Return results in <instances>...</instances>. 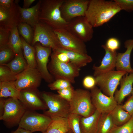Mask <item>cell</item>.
<instances>
[{
    "instance_id": "cell-1",
    "label": "cell",
    "mask_w": 133,
    "mask_h": 133,
    "mask_svg": "<svg viewBox=\"0 0 133 133\" xmlns=\"http://www.w3.org/2000/svg\"><path fill=\"white\" fill-rule=\"evenodd\" d=\"M121 9L114 0H90L84 17L93 27L109 21Z\"/></svg>"
},
{
    "instance_id": "cell-2",
    "label": "cell",
    "mask_w": 133,
    "mask_h": 133,
    "mask_svg": "<svg viewBox=\"0 0 133 133\" xmlns=\"http://www.w3.org/2000/svg\"><path fill=\"white\" fill-rule=\"evenodd\" d=\"M65 0H42L39 10V21L53 29L66 30L69 22L62 17L61 7Z\"/></svg>"
},
{
    "instance_id": "cell-3",
    "label": "cell",
    "mask_w": 133,
    "mask_h": 133,
    "mask_svg": "<svg viewBox=\"0 0 133 133\" xmlns=\"http://www.w3.org/2000/svg\"><path fill=\"white\" fill-rule=\"evenodd\" d=\"M50 56L51 59L48 68L54 79H64L71 83H74L75 78L80 75V68L70 62L65 63L60 61L53 52Z\"/></svg>"
},
{
    "instance_id": "cell-4",
    "label": "cell",
    "mask_w": 133,
    "mask_h": 133,
    "mask_svg": "<svg viewBox=\"0 0 133 133\" xmlns=\"http://www.w3.org/2000/svg\"><path fill=\"white\" fill-rule=\"evenodd\" d=\"M69 103L70 113L83 117L89 116L96 110L92 101L90 92L88 90L81 89L75 90Z\"/></svg>"
},
{
    "instance_id": "cell-5",
    "label": "cell",
    "mask_w": 133,
    "mask_h": 133,
    "mask_svg": "<svg viewBox=\"0 0 133 133\" xmlns=\"http://www.w3.org/2000/svg\"><path fill=\"white\" fill-rule=\"evenodd\" d=\"M40 96L48 109L44 112V114L50 117L59 116L67 118L70 113L69 102L58 94L44 91L40 93Z\"/></svg>"
},
{
    "instance_id": "cell-6",
    "label": "cell",
    "mask_w": 133,
    "mask_h": 133,
    "mask_svg": "<svg viewBox=\"0 0 133 133\" xmlns=\"http://www.w3.org/2000/svg\"><path fill=\"white\" fill-rule=\"evenodd\" d=\"M51 121L50 117L44 114L27 110L18 124V127L32 133L36 131L43 133L46 131Z\"/></svg>"
},
{
    "instance_id": "cell-7",
    "label": "cell",
    "mask_w": 133,
    "mask_h": 133,
    "mask_svg": "<svg viewBox=\"0 0 133 133\" xmlns=\"http://www.w3.org/2000/svg\"><path fill=\"white\" fill-rule=\"evenodd\" d=\"M2 99L3 111L0 120L10 126L18 124L27 109L18 99Z\"/></svg>"
},
{
    "instance_id": "cell-8",
    "label": "cell",
    "mask_w": 133,
    "mask_h": 133,
    "mask_svg": "<svg viewBox=\"0 0 133 133\" xmlns=\"http://www.w3.org/2000/svg\"><path fill=\"white\" fill-rule=\"evenodd\" d=\"M32 46L38 42L43 46L51 49L53 51L61 49L56 36L53 29L45 24L39 22L34 28Z\"/></svg>"
},
{
    "instance_id": "cell-9",
    "label": "cell",
    "mask_w": 133,
    "mask_h": 133,
    "mask_svg": "<svg viewBox=\"0 0 133 133\" xmlns=\"http://www.w3.org/2000/svg\"><path fill=\"white\" fill-rule=\"evenodd\" d=\"M127 73L125 71L113 70L100 74L95 77L96 85L104 94L114 97L121 79Z\"/></svg>"
},
{
    "instance_id": "cell-10",
    "label": "cell",
    "mask_w": 133,
    "mask_h": 133,
    "mask_svg": "<svg viewBox=\"0 0 133 133\" xmlns=\"http://www.w3.org/2000/svg\"><path fill=\"white\" fill-rule=\"evenodd\" d=\"M53 30L61 49L81 54H87L85 42L68 30L64 29Z\"/></svg>"
},
{
    "instance_id": "cell-11",
    "label": "cell",
    "mask_w": 133,
    "mask_h": 133,
    "mask_svg": "<svg viewBox=\"0 0 133 133\" xmlns=\"http://www.w3.org/2000/svg\"><path fill=\"white\" fill-rule=\"evenodd\" d=\"M42 76L36 68L28 66L24 70L17 75L14 83L19 90L37 88L40 85Z\"/></svg>"
},
{
    "instance_id": "cell-12",
    "label": "cell",
    "mask_w": 133,
    "mask_h": 133,
    "mask_svg": "<svg viewBox=\"0 0 133 133\" xmlns=\"http://www.w3.org/2000/svg\"><path fill=\"white\" fill-rule=\"evenodd\" d=\"M89 1L65 0L60 9L62 17L66 21L69 22L75 18L84 16Z\"/></svg>"
},
{
    "instance_id": "cell-13",
    "label": "cell",
    "mask_w": 133,
    "mask_h": 133,
    "mask_svg": "<svg viewBox=\"0 0 133 133\" xmlns=\"http://www.w3.org/2000/svg\"><path fill=\"white\" fill-rule=\"evenodd\" d=\"M66 30L84 42L90 41L93 37V27L84 16L75 18L69 21Z\"/></svg>"
},
{
    "instance_id": "cell-14",
    "label": "cell",
    "mask_w": 133,
    "mask_h": 133,
    "mask_svg": "<svg viewBox=\"0 0 133 133\" xmlns=\"http://www.w3.org/2000/svg\"><path fill=\"white\" fill-rule=\"evenodd\" d=\"M34 46L35 50L36 68L40 73L42 79L49 83H51L54 81V79L48 70V64L52 49L37 43Z\"/></svg>"
},
{
    "instance_id": "cell-15",
    "label": "cell",
    "mask_w": 133,
    "mask_h": 133,
    "mask_svg": "<svg viewBox=\"0 0 133 133\" xmlns=\"http://www.w3.org/2000/svg\"><path fill=\"white\" fill-rule=\"evenodd\" d=\"M19 1L14 0V3L9 7L0 5V26L10 30L17 27L21 22L18 4Z\"/></svg>"
},
{
    "instance_id": "cell-16",
    "label": "cell",
    "mask_w": 133,
    "mask_h": 133,
    "mask_svg": "<svg viewBox=\"0 0 133 133\" xmlns=\"http://www.w3.org/2000/svg\"><path fill=\"white\" fill-rule=\"evenodd\" d=\"M41 98L37 88L29 89L20 91L19 100L27 110H45L48 108Z\"/></svg>"
},
{
    "instance_id": "cell-17",
    "label": "cell",
    "mask_w": 133,
    "mask_h": 133,
    "mask_svg": "<svg viewBox=\"0 0 133 133\" xmlns=\"http://www.w3.org/2000/svg\"><path fill=\"white\" fill-rule=\"evenodd\" d=\"M90 92L93 104L101 114L110 113L118 104L114 97L105 95L96 86L91 89Z\"/></svg>"
},
{
    "instance_id": "cell-18",
    "label": "cell",
    "mask_w": 133,
    "mask_h": 133,
    "mask_svg": "<svg viewBox=\"0 0 133 133\" xmlns=\"http://www.w3.org/2000/svg\"><path fill=\"white\" fill-rule=\"evenodd\" d=\"M102 47L105 50V54L100 65L99 66H93V76L95 77L105 73L113 70L116 67L117 52L108 50L105 45Z\"/></svg>"
},
{
    "instance_id": "cell-19",
    "label": "cell",
    "mask_w": 133,
    "mask_h": 133,
    "mask_svg": "<svg viewBox=\"0 0 133 133\" xmlns=\"http://www.w3.org/2000/svg\"><path fill=\"white\" fill-rule=\"evenodd\" d=\"M126 50L124 53L117 52L116 68V70L133 73L130 63V57L133 49V39L126 40L124 43Z\"/></svg>"
},
{
    "instance_id": "cell-20",
    "label": "cell",
    "mask_w": 133,
    "mask_h": 133,
    "mask_svg": "<svg viewBox=\"0 0 133 133\" xmlns=\"http://www.w3.org/2000/svg\"><path fill=\"white\" fill-rule=\"evenodd\" d=\"M128 74L121 79L120 88L115 92L114 97L118 104L120 105L125 98L131 94L133 88V73Z\"/></svg>"
},
{
    "instance_id": "cell-21",
    "label": "cell",
    "mask_w": 133,
    "mask_h": 133,
    "mask_svg": "<svg viewBox=\"0 0 133 133\" xmlns=\"http://www.w3.org/2000/svg\"><path fill=\"white\" fill-rule=\"evenodd\" d=\"M41 0H39L36 5L28 8H24L19 6L21 22L26 23L34 28L39 22V10Z\"/></svg>"
},
{
    "instance_id": "cell-22",
    "label": "cell",
    "mask_w": 133,
    "mask_h": 133,
    "mask_svg": "<svg viewBox=\"0 0 133 133\" xmlns=\"http://www.w3.org/2000/svg\"><path fill=\"white\" fill-rule=\"evenodd\" d=\"M101 113L96 110L91 115L82 116L80 126L82 133H97L98 122Z\"/></svg>"
},
{
    "instance_id": "cell-23",
    "label": "cell",
    "mask_w": 133,
    "mask_h": 133,
    "mask_svg": "<svg viewBox=\"0 0 133 133\" xmlns=\"http://www.w3.org/2000/svg\"><path fill=\"white\" fill-rule=\"evenodd\" d=\"M53 51L65 53L69 58L70 62L80 68L86 66L93 61L92 57L87 54H81L61 49Z\"/></svg>"
},
{
    "instance_id": "cell-24",
    "label": "cell",
    "mask_w": 133,
    "mask_h": 133,
    "mask_svg": "<svg viewBox=\"0 0 133 133\" xmlns=\"http://www.w3.org/2000/svg\"><path fill=\"white\" fill-rule=\"evenodd\" d=\"M51 118L52 121L46 131L47 133H67L71 130L67 118L59 116Z\"/></svg>"
},
{
    "instance_id": "cell-25",
    "label": "cell",
    "mask_w": 133,
    "mask_h": 133,
    "mask_svg": "<svg viewBox=\"0 0 133 133\" xmlns=\"http://www.w3.org/2000/svg\"><path fill=\"white\" fill-rule=\"evenodd\" d=\"M110 113L114 124L116 126L124 124L132 117L122 108L120 105L117 104Z\"/></svg>"
},
{
    "instance_id": "cell-26",
    "label": "cell",
    "mask_w": 133,
    "mask_h": 133,
    "mask_svg": "<svg viewBox=\"0 0 133 133\" xmlns=\"http://www.w3.org/2000/svg\"><path fill=\"white\" fill-rule=\"evenodd\" d=\"M13 82H0V98L9 97L19 99L20 91Z\"/></svg>"
},
{
    "instance_id": "cell-27",
    "label": "cell",
    "mask_w": 133,
    "mask_h": 133,
    "mask_svg": "<svg viewBox=\"0 0 133 133\" xmlns=\"http://www.w3.org/2000/svg\"><path fill=\"white\" fill-rule=\"evenodd\" d=\"M3 65L8 67L16 75L23 71L28 66L22 52L15 55L14 58L10 62Z\"/></svg>"
},
{
    "instance_id": "cell-28",
    "label": "cell",
    "mask_w": 133,
    "mask_h": 133,
    "mask_svg": "<svg viewBox=\"0 0 133 133\" xmlns=\"http://www.w3.org/2000/svg\"><path fill=\"white\" fill-rule=\"evenodd\" d=\"M20 37L23 56L28 66L31 67L36 68L35 50L34 47L27 43L22 36Z\"/></svg>"
},
{
    "instance_id": "cell-29",
    "label": "cell",
    "mask_w": 133,
    "mask_h": 133,
    "mask_svg": "<svg viewBox=\"0 0 133 133\" xmlns=\"http://www.w3.org/2000/svg\"><path fill=\"white\" fill-rule=\"evenodd\" d=\"M116 126L110 113L101 114L98 122L97 133H110Z\"/></svg>"
},
{
    "instance_id": "cell-30",
    "label": "cell",
    "mask_w": 133,
    "mask_h": 133,
    "mask_svg": "<svg viewBox=\"0 0 133 133\" xmlns=\"http://www.w3.org/2000/svg\"><path fill=\"white\" fill-rule=\"evenodd\" d=\"M8 45L13 51L15 55L22 52V42L17 27H15L10 30Z\"/></svg>"
},
{
    "instance_id": "cell-31",
    "label": "cell",
    "mask_w": 133,
    "mask_h": 133,
    "mask_svg": "<svg viewBox=\"0 0 133 133\" xmlns=\"http://www.w3.org/2000/svg\"><path fill=\"white\" fill-rule=\"evenodd\" d=\"M17 28L19 34L27 43L31 45L34 37V29L30 25L23 22L20 23Z\"/></svg>"
},
{
    "instance_id": "cell-32",
    "label": "cell",
    "mask_w": 133,
    "mask_h": 133,
    "mask_svg": "<svg viewBox=\"0 0 133 133\" xmlns=\"http://www.w3.org/2000/svg\"><path fill=\"white\" fill-rule=\"evenodd\" d=\"M15 56L14 52L8 45L0 48V65L8 63Z\"/></svg>"
},
{
    "instance_id": "cell-33",
    "label": "cell",
    "mask_w": 133,
    "mask_h": 133,
    "mask_svg": "<svg viewBox=\"0 0 133 133\" xmlns=\"http://www.w3.org/2000/svg\"><path fill=\"white\" fill-rule=\"evenodd\" d=\"M82 116L70 113L67 118L70 128L73 133H82L80 126Z\"/></svg>"
},
{
    "instance_id": "cell-34",
    "label": "cell",
    "mask_w": 133,
    "mask_h": 133,
    "mask_svg": "<svg viewBox=\"0 0 133 133\" xmlns=\"http://www.w3.org/2000/svg\"><path fill=\"white\" fill-rule=\"evenodd\" d=\"M17 75L14 73L6 66L0 65V82L14 81L16 79Z\"/></svg>"
},
{
    "instance_id": "cell-35",
    "label": "cell",
    "mask_w": 133,
    "mask_h": 133,
    "mask_svg": "<svg viewBox=\"0 0 133 133\" xmlns=\"http://www.w3.org/2000/svg\"><path fill=\"white\" fill-rule=\"evenodd\" d=\"M110 133H133V117L124 124L116 126Z\"/></svg>"
},
{
    "instance_id": "cell-36",
    "label": "cell",
    "mask_w": 133,
    "mask_h": 133,
    "mask_svg": "<svg viewBox=\"0 0 133 133\" xmlns=\"http://www.w3.org/2000/svg\"><path fill=\"white\" fill-rule=\"evenodd\" d=\"M67 80L63 79H58L49 83L48 86L51 90H57V91L71 86L72 85Z\"/></svg>"
},
{
    "instance_id": "cell-37",
    "label": "cell",
    "mask_w": 133,
    "mask_h": 133,
    "mask_svg": "<svg viewBox=\"0 0 133 133\" xmlns=\"http://www.w3.org/2000/svg\"><path fill=\"white\" fill-rule=\"evenodd\" d=\"M10 30L0 26V48L8 45Z\"/></svg>"
},
{
    "instance_id": "cell-38",
    "label": "cell",
    "mask_w": 133,
    "mask_h": 133,
    "mask_svg": "<svg viewBox=\"0 0 133 133\" xmlns=\"http://www.w3.org/2000/svg\"><path fill=\"white\" fill-rule=\"evenodd\" d=\"M75 90L73 87L71 86L57 91L58 94L63 98L69 102L73 96Z\"/></svg>"
},
{
    "instance_id": "cell-39",
    "label": "cell",
    "mask_w": 133,
    "mask_h": 133,
    "mask_svg": "<svg viewBox=\"0 0 133 133\" xmlns=\"http://www.w3.org/2000/svg\"><path fill=\"white\" fill-rule=\"evenodd\" d=\"M120 42L116 38L111 37L109 38L106 41L105 45L109 50L112 51H116L120 47Z\"/></svg>"
},
{
    "instance_id": "cell-40",
    "label": "cell",
    "mask_w": 133,
    "mask_h": 133,
    "mask_svg": "<svg viewBox=\"0 0 133 133\" xmlns=\"http://www.w3.org/2000/svg\"><path fill=\"white\" fill-rule=\"evenodd\" d=\"M121 10L128 12L133 11V0H114Z\"/></svg>"
},
{
    "instance_id": "cell-41",
    "label": "cell",
    "mask_w": 133,
    "mask_h": 133,
    "mask_svg": "<svg viewBox=\"0 0 133 133\" xmlns=\"http://www.w3.org/2000/svg\"><path fill=\"white\" fill-rule=\"evenodd\" d=\"M82 83L85 88L91 90L96 85L95 77L91 75L86 76L83 80Z\"/></svg>"
},
{
    "instance_id": "cell-42",
    "label": "cell",
    "mask_w": 133,
    "mask_h": 133,
    "mask_svg": "<svg viewBox=\"0 0 133 133\" xmlns=\"http://www.w3.org/2000/svg\"><path fill=\"white\" fill-rule=\"evenodd\" d=\"M121 106L132 117H133V96H130L124 104L121 105Z\"/></svg>"
},
{
    "instance_id": "cell-43",
    "label": "cell",
    "mask_w": 133,
    "mask_h": 133,
    "mask_svg": "<svg viewBox=\"0 0 133 133\" xmlns=\"http://www.w3.org/2000/svg\"><path fill=\"white\" fill-rule=\"evenodd\" d=\"M57 59L60 61L65 63L70 62L66 54L65 53L57 51H53Z\"/></svg>"
},
{
    "instance_id": "cell-44",
    "label": "cell",
    "mask_w": 133,
    "mask_h": 133,
    "mask_svg": "<svg viewBox=\"0 0 133 133\" xmlns=\"http://www.w3.org/2000/svg\"><path fill=\"white\" fill-rule=\"evenodd\" d=\"M13 0H0V5L6 7H9L14 3Z\"/></svg>"
},
{
    "instance_id": "cell-45",
    "label": "cell",
    "mask_w": 133,
    "mask_h": 133,
    "mask_svg": "<svg viewBox=\"0 0 133 133\" xmlns=\"http://www.w3.org/2000/svg\"><path fill=\"white\" fill-rule=\"evenodd\" d=\"M23 8H28L31 4L35 1V0H23Z\"/></svg>"
},
{
    "instance_id": "cell-46",
    "label": "cell",
    "mask_w": 133,
    "mask_h": 133,
    "mask_svg": "<svg viewBox=\"0 0 133 133\" xmlns=\"http://www.w3.org/2000/svg\"><path fill=\"white\" fill-rule=\"evenodd\" d=\"M12 133H32L31 132L18 127V128Z\"/></svg>"
},
{
    "instance_id": "cell-47",
    "label": "cell",
    "mask_w": 133,
    "mask_h": 133,
    "mask_svg": "<svg viewBox=\"0 0 133 133\" xmlns=\"http://www.w3.org/2000/svg\"><path fill=\"white\" fill-rule=\"evenodd\" d=\"M131 94L133 96V87Z\"/></svg>"
},
{
    "instance_id": "cell-48",
    "label": "cell",
    "mask_w": 133,
    "mask_h": 133,
    "mask_svg": "<svg viewBox=\"0 0 133 133\" xmlns=\"http://www.w3.org/2000/svg\"><path fill=\"white\" fill-rule=\"evenodd\" d=\"M67 133H73L72 132V131L71 130L69 132H68Z\"/></svg>"
},
{
    "instance_id": "cell-49",
    "label": "cell",
    "mask_w": 133,
    "mask_h": 133,
    "mask_svg": "<svg viewBox=\"0 0 133 133\" xmlns=\"http://www.w3.org/2000/svg\"><path fill=\"white\" fill-rule=\"evenodd\" d=\"M42 133H47L46 132H44Z\"/></svg>"
}]
</instances>
